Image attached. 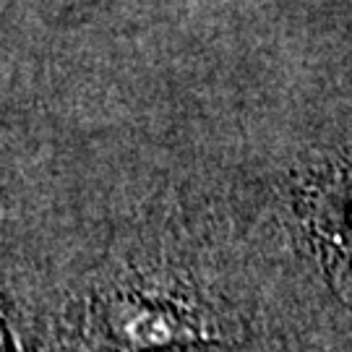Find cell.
Instances as JSON below:
<instances>
[{
    "mask_svg": "<svg viewBox=\"0 0 352 352\" xmlns=\"http://www.w3.org/2000/svg\"><path fill=\"white\" fill-rule=\"evenodd\" d=\"M0 352H13V342L8 334V327L0 321Z\"/></svg>",
    "mask_w": 352,
    "mask_h": 352,
    "instance_id": "obj_1",
    "label": "cell"
}]
</instances>
